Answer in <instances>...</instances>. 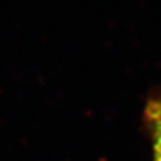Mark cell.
Instances as JSON below:
<instances>
[{
	"label": "cell",
	"mask_w": 161,
	"mask_h": 161,
	"mask_svg": "<svg viewBox=\"0 0 161 161\" xmlns=\"http://www.w3.org/2000/svg\"><path fill=\"white\" fill-rule=\"evenodd\" d=\"M143 123L152 142V161H161V98H151L143 109Z\"/></svg>",
	"instance_id": "1"
}]
</instances>
